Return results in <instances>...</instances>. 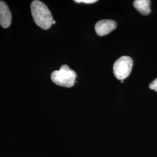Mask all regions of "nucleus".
Listing matches in <instances>:
<instances>
[{
	"instance_id": "nucleus-1",
	"label": "nucleus",
	"mask_w": 157,
	"mask_h": 157,
	"mask_svg": "<svg viewBox=\"0 0 157 157\" xmlns=\"http://www.w3.org/2000/svg\"><path fill=\"white\" fill-rule=\"evenodd\" d=\"M31 12L36 24L44 30L50 28L54 21L50 11L41 1H33L31 4Z\"/></svg>"
},
{
	"instance_id": "nucleus-2",
	"label": "nucleus",
	"mask_w": 157,
	"mask_h": 157,
	"mask_svg": "<svg viewBox=\"0 0 157 157\" xmlns=\"http://www.w3.org/2000/svg\"><path fill=\"white\" fill-rule=\"evenodd\" d=\"M76 73L67 65H63L59 71H54L51 76L55 84L65 87H71L75 83Z\"/></svg>"
},
{
	"instance_id": "nucleus-3",
	"label": "nucleus",
	"mask_w": 157,
	"mask_h": 157,
	"mask_svg": "<svg viewBox=\"0 0 157 157\" xmlns=\"http://www.w3.org/2000/svg\"><path fill=\"white\" fill-rule=\"evenodd\" d=\"M133 63L132 59L129 56H122L117 59L113 67V73L116 78L121 80L127 78L132 72Z\"/></svg>"
},
{
	"instance_id": "nucleus-4",
	"label": "nucleus",
	"mask_w": 157,
	"mask_h": 157,
	"mask_svg": "<svg viewBox=\"0 0 157 157\" xmlns=\"http://www.w3.org/2000/svg\"><path fill=\"white\" fill-rule=\"evenodd\" d=\"M117 26V23L113 20H101L95 24V32L98 36H104L110 33Z\"/></svg>"
},
{
	"instance_id": "nucleus-5",
	"label": "nucleus",
	"mask_w": 157,
	"mask_h": 157,
	"mask_svg": "<svg viewBox=\"0 0 157 157\" xmlns=\"http://www.w3.org/2000/svg\"><path fill=\"white\" fill-rule=\"evenodd\" d=\"M12 22L11 13L5 2L0 1V25L4 28H8Z\"/></svg>"
},
{
	"instance_id": "nucleus-6",
	"label": "nucleus",
	"mask_w": 157,
	"mask_h": 157,
	"mask_svg": "<svg viewBox=\"0 0 157 157\" xmlns=\"http://www.w3.org/2000/svg\"><path fill=\"white\" fill-rule=\"evenodd\" d=\"M151 1L136 0L133 2L135 8L143 15H148L151 13Z\"/></svg>"
},
{
	"instance_id": "nucleus-7",
	"label": "nucleus",
	"mask_w": 157,
	"mask_h": 157,
	"mask_svg": "<svg viewBox=\"0 0 157 157\" xmlns=\"http://www.w3.org/2000/svg\"><path fill=\"white\" fill-rule=\"evenodd\" d=\"M76 3H84V4H93L97 2V0H75Z\"/></svg>"
},
{
	"instance_id": "nucleus-8",
	"label": "nucleus",
	"mask_w": 157,
	"mask_h": 157,
	"mask_svg": "<svg viewBox=\"0 0 157 157\" xmlns=\"http://www.w3.org/2000/svg\"><path fill=\"white\" fill-rule=\"evenodd\" d=\"M149 87L151 90L157 91V78L153 80L151 83L149 85Z\"/></svg>"
},
{
	"instance_id": "nucleus-9",
	"label": "nucleus",
	"mask_w": 157,
	"mask_h": 157,
	"mask_svg": "<svg viewBox=\"0 0 157 157\" xmlns=\"http://www.w3.org/2000/svg\"><path fill=\"white\" fill-rule=\"evenodd\" d=\"M56 23V22L55 21H53V22H52V25H53V24H55Z\"/></svg>"
}]
</instances>
